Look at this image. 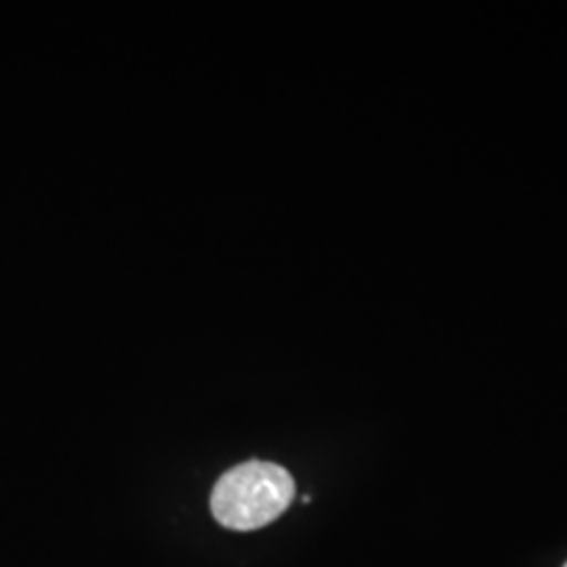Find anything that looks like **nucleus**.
<instances>
[{
  "label": "nucleus",
  "mask_w": 567,
  "mask_h": 567,
  "mask_svg": "<svg viewBox=\"0 0 567 567\" xmlns=\"http://www.w3.org/2000/svg\"><path fill=\"white\" fill-rule=\"evenodd\" d=\"M292 501L295 480L284 466L250 461L217 482L210 508L221 526L248 532L276 522Z\"/></svg>",
  "instance_id": "f257e3e1"
},
{
  "label": "nucleus",
  "mask_w": 567,
  "mask_h": 567,
  "mask_svg": "<svg viewBox=\"0 0 567 567\" xmlns=\"http://www.w3.org/2000/svg\"><path fill=\"white\" fill-rule=\"evenodd\" d=\"M564 567H567V564H566V566H564Z\"/></svg>",
  "instance_id": "f03ea898"
}]
</instances>
